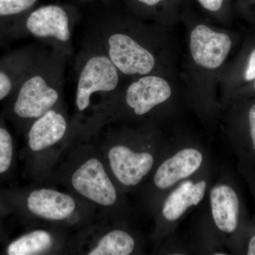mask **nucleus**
Returning a JSON list of instances; mask_svg holds the SVG:
<instances>
[{"mask_svg":"<svg viewBox=\"0 0 255 255\" xmlns=\"http://www.w3.org/2000/svg\"><path fill=\"white\" fill-rule=\"evenodd\" d=\"M48 179L90 204L101 219L126 222L125 194L111 176L95 134L79 124L71 123L68 144Z\"/></svg>","mask_w":255,"mask_h":255,"instance_id":"obj_1","label":"nucleus"},{"mask_svg":"<svg viewBox=\"0 0 255 255\" xmlns=\"http://www.w3.org/2000/svg\"><path fill=\"white\" fill-rule=\"evenodd\" d=\"M94 134L111 176L124 194L145 184L167 152L164 143L145 135Z\"/></svg>","mask_w":255,"mask_h":255,"instance_id":"obj_2","label":"nucleus"},{"mask_svg":"<svg viewBox=\"0 0 255 255\" xmlns=\"http://www.w3.org/2000/svg\"><path fill=\"white\" fill-rule=\"evenodd\" d=\"M25 206L38 226L58 228L71 235L102 219L94 208L73 193L49 186L32 189Z\"/></svg>","mask_w":255,"mask_h":255,"instance_id":"obj_3","label":"nucleus"},{"mask_svg":"<svg viewBox=\"0 0 255 255\" xmlns=\"http://www.w3.org/2000/svg\"><path fill=\"white\" fill-rule=\"evenodd\" d=\"M66 57L56 50L38 56L36 68L20 86L13 110L18 118L27 121L30 126L62 102Z\"/></svg>","mask_w":255,"mask_h":255,"instance_id":"obj_4","label":"nucleus"},{"mask_svg":"<svg viewBox=\"0 0 255 255\" xmlns=\"http://www.w3.org/2000/svg\"><path fill=\"white\" fill-rule=\"evenodd\" d=\"M71 130L62 102L28 127L27 146L36 163L38 181L48 180L68 144Z\"/></svg>","mask_w":255,"mask_h":255,"instance_id":"obj_5","label":"nucleus"},{"mask_svg":"<svg viewBox=\"0 0 255 255\" xmlns=\"http://www.w3.org/2000/svg\"><path fill=\"white\" fill-rule=\"evenodd\" d=\"M100 219L70 238L68 253L85 255H131L140 254V236L126 222Z\"/></svg>","mask_w":255,"mask_h":255,"instance_id":"obj_6","label":"nucleus"},{"mask_svg":"<svg viewBox=\"0 0 255 255\" xmlns=\"http://www.w3.org/2000/svg\"><path fill=\"white\" fill-rule=\"evenodd\" d=\"M166 154L147 179L146 190L155 206L172 188L199 173L206 163L205 151L199 145L187 144Z\"/></svg>","mask_w":255,"mask_h":255,"instance_id":"obj_7","label":"nucleus"},{"mask_svg":"<svg viewBox=\"0 0 255 255\" xmlns=\"http://www.w3.org/2000/svg\"><path fill=\"white\" fill-rule=\"evenodd\" d=\"M199 173L172 188L155 206V228L152 236L154 241L159 242L169 236L184 216L204 199L209 179Z\"/></svg>","mask_w":255,"mask_h":255,"instance_id":"obj_8","label":"nucleus"},{"mask_svg":"<svg viewBox=\"0 0 255 255\" xmlns=\"http://www.w3.org/2000/svg\"><path fill=\"white\" fill-rule=\"evenodd\" d=\"M86 53L80 63L77 80V117L92 110L94 96L114 92L119 82V70L108 55L97 51V46L90 47Z\"/></svg>","mask_w":255,"mask_h":255,"instance_id":"obj_9","label":"nucleus"},{"mask_svg":"<svg viewBox=\"0 0 255 255\" xmlns=\"http://www.w3.org/2000/svg\"><path fill=\"white\" fill-rule=\"evenodd\" d=\"M28 31L33 36L50 41L55 50L68 56L72 50V23L68 13L61 6H41L28 15Z\"/></svg>","mask_w":255,"mask_h":255,"instance_id":"obj_10","label":"nucleus"},{"mask_svg":"<svg viewBox=\"0 0 255 255\" xmlns=\"http://www.w3.org/2000/svg\"><path fill=\"white\" fill-rule=\"evenodd\" d=\"M107 55L116 68L127 75H145L153 70V55L132 37L115 33L107 39Z\"/></svg>","mask_w":255,"mask_h":255,"instance_id":"obj_11","label":"nucleus"},{"mask_svg":"<svg viewBox=\"0 0 255 255\" xmlns=\"http://www.w3.org/2000/svg\"><path fill=\"white\" fill-rule=\"evenodd\" d=\"M211 221L216 232L223 238L232 237L241 223V201L232 184L221 181L209 190Z\"/></svg>","mask_w":255,"mask_h":255,"instance_id":"obj_12","label":"nucleus"},{"mask_svg":"<svg viewBox=\"0 0 255 255\" xmlns=\"http://www.w3.org/2000/svg\"><path fill=\"white\" fill-rule=\"evenodd\" d=\"M72 236L58 228L41 226L11 242L6 253L9 255H44L68 253Z\"/></svg>","mask_w":255,"mask_h":255,"instance_id":"obj_13","label":"nucleus"},{"mask_svg":"<svg viewBox=\"0 0 255 255\" xmlns=\"http://www.w3.org/2000/svg\"><path fill=\"white\" fill-rule=\"evenodd\" d=\"M171 95L172 89L164 79L146 75L128 87L124 94V104L135 117H143L167 102Z\"/></svg>","mask_w":255,"mask_h":255,"instance_id":"obj_14","label":"nucleus"},{"mask_svg":"<svg viewBox=\"0 0 255 255\" xmlns=\"http://www.w3.org/2000/svg\"><path fill=\"white\" fill-rule=\"evenodd\" d=\"M231 46L232 41L228 35L213 31L205 25H198L191 31V56L203 68H219L227 58Z\"/></svg>","mask_w":255,"mask_h":255,"instance_id":"obj_15","label":"nucleus"},{"mask_svg":"<svg viewBox=\"0 0 255 255\" xmlns=\"http://www.w3.org/2000/svg\"><path fill=\"white\" fill-rule=\"evenodd\" d=\"M14 157V145L11 134L0 127V174L9 170Z\"/></svg>","mask_w":255,"mask_h":255,"instance_id":"obj_16","label":"nucleus"},{"mask_svg":"<svg viewBox=\"0 0 255 255\" xmlns=\"http://www.w3.org/2000/svg\"><path fill=\"white\" fill-rule=\"evenodd\" d=\"M37 0H0V16L20 14L31 8Z\"/></svg>","mask_w":255,"mask_h":255,"instance_id":"obj_17","label":"nucleus"},{"mask_svg":"<svg viewBox=\"0 0 255 255\" xmlns=\"http://www.w3.org/2000/svg\"><path fill=\"white\" fill-rule=\"evenodd\" d=\"M248 123H249V143L248 147L255 154V104L250 109L248 112Z\"/></svg>","mask_w":255,"mask_h":255,"instance_id":"obj_18","label":"nucleus"},{"mask_svg":"<svg viewBox=\"0 0 255 255\" xmlns=\"http://www.w3.org/2000/svg\"><path fill=\"white\" fill-rule=\"evenodd\" d=\"M12 89V82L7 74L0 71V101L4 99Z\"/></svg>","mask_w":255,"mask_h":255,"instance_id":"obj_19","label":"nucleus"},{"mask_svg":"<svg viewBox=\"0 0 255 255\" xmlns=\"http://www.w3.org/2000/svg\"><path fill=\"white\" fill-rule=\"evenodd\" d=\"M204 9L211 12H218L222 9L228 0H197Z\"/></svg>","mask_w":255,"mask_h":255,"instance_id":"obj_20","label":"nucleus"},{"mask_svg":"<svg viewBox=\"0 0 255 255\" xmlns=\"http://www.w3.org/2000/svg\"><path fill=\"white\" fill-rule=\"evenodd\" d=\"M244 78L246 81H253L255 80V49L252 52L250 56Z\"/></svg>","mask_w":255,"mask_h":255,"instance_id":"obj_21","label":"nucleus"},{"mask_svg":"<svg viewBox=\"0 0 255 255\" xmlns=\"http://www.w3.org/2000/svg\"><path fill=\"white\" fill-rule=\"evenodd\" d=\"M246 255H255V233L250 238L247 246Z\"/></svg>","mask_w":255,"mask_h":255,"instance_id":"obj_22","label":"nucleus"},{"mask_svg":"<svg viewBox=\"0 0 255 255\" xmlns=\"http://www.w3.org/2000/svg\"><path fill=\"white\" fill-rule=\"evenodd\" d=\"M137 1L145 6L153 7V6H157L161 3L164 2L165 0H137Z\"/></svg>","mask_w":255,"mask_h":255,"instance_id":"obj_23","label":"nucleus"},{"mask_svg":"<svg viewBox=\"0 0 255 255\" xmlns=\"http://www.w3.org/2000/svg\"><path fill=\"white\" fill-rule=\"evenodd\" d=\"M254 88H255V83H254Z\"/></svg>","mask_w":255,"mask_h":255,"instance_id":"obj_24","label":"nucleus"},{"mask_svg":"<svg viewBox=\"0 0 255 255\" xmlns=\"http://www.w3.org/2000/svg\"></svg>","mask_w":255,"mask_h":255,"instance_id":"obj_25","label":"nucleus"}]
</instances>
